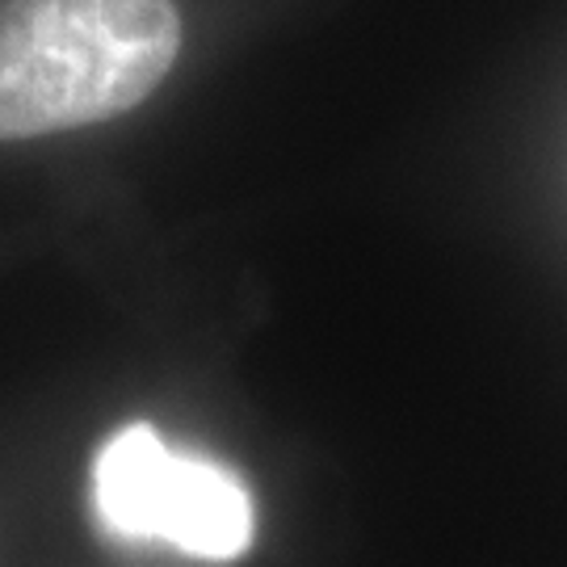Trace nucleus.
<instances>
[{"label": "nucleus", "instance_id": "nucleus-2", "mask_svg": "<svg viewBox=\"0 0 567 567\" xmlns=\"http://www.w3.org/2000/svg\"><path fill=\"white\" fill-rule=\"evenodd\" d=\"M93 508L118 538L168 543L182 555L227 564L252 547V496L219 463L168 450L156 425L118 429L93 458Z\"/></svg>", "mask_w": 567, "mask_h": 567}, {"label": "nucleus", "instance_id": "nucleus-1", "mask_svg": "<svg viewBox=\"0 0 567 567\" xmlns=\"http://www.w3.org/2000/svg\"><path fill=\"white\" fill-rule=\"evenodd\" d=\"M177 55L173 0H0V143L118 118Z\"/></svg>", "mask_w": 567, "mask_h": 567}]
</instances>
